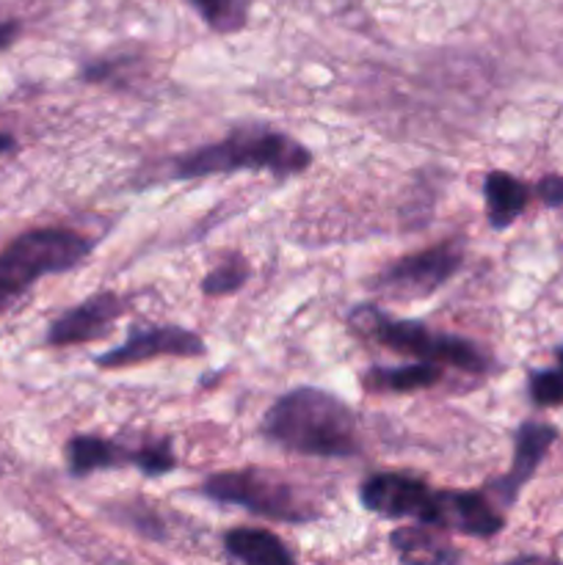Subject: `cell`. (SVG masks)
Instances as JSON below:
<instances>
[{"mask_svg":"<svg viewBox=\"0 0 563 565\" xmlns=\"http://www.w3.org/2000/svg\"><path fill=\"white\" fill-rule=\"evenodd\" d=\"M259 430L265 439L296 456L351 458L359 452L357 412L315 386H298L282 395L265 412Z\"/></svg>","mask_w":563,"mask_h":565,"instance_id":"1","label":"cell"},{"mask_svg":"<svg viewBox=\"0 0 563 565\" xmlns=\"http://www.w3.org/2000/svg\"><path fill=\"white\" fill-rule=\"evenodd\" d=\"M312 166V152L287 132L265 125H241L221 141L204 143L180 154L171 166L177 180L232 174V171H270L274 177H296Z\"/></svg>","mask_w":563,"mask_h":565,"instance_id":"2","label":"cell"},{"mask_svg":"<svg viewBox=\"0 0 563 565\" xmlns=\"http://www.w3.org/2000/svg\"><path fill=\"white\" fill-rule=\"evenodd\" d=\"M92 248L94 241L64 226H42L14 237L0 252V312L20 301L44 276L77 268Z\"/></svg>","mask_w":563,"mask_h":565,"instance_id":"3","label":"cell"},{"mask_svg":"<svg viewBox=\"0 0 563 565\" xmlns=\"http://www.w3.org/2000/svg\"><path fill=\"white\" fill-rule=\"evenodd\" d=\"M351 329L368 340L379 342V345L392 348L395 353L419 359V362L450 364V367L464 370L469 375H484L491 367V359L475 342L456 334L431 331L419 320L390 318L375 307L357 309L351 315Z\"/></svg>","mask_w":563,"mask_h":565,"instance_id":"4","label":"cell"},{"mask_svg":"<svg viewBox=\"0 0 563 565\" xmlns=\"http://www.w3.org/2000/svg\"><path fill=\"white\" fill-rule=\"evenodd\" d=\"M202 494L221 505H235L248 513L270 519V522L304 524L318 519V511L309 508L296 494L285 478L265 469H230V472L210 475L202 483Z\"/></svg>","mask_w":563,"mask_h":565,"instance_id":"5","label":"cell"},{"mask_svg":"<svg viewBox=\"0 0 563 565\" xmlns=\"http://www.w3.org/2000/svg\"><path fill=\"white\" fill-rule=\"evenodd\" d=\"M64 452L70 475L75 478L119 467H132L147 478H160L177 467L171 439H147L136 447H127L114 439H99V436H72Z\"/></svg>","mask_w":563,"mask_h":565,"instance_id":"6","label":"cell"},{"mask_svg":"<svg viewBox=\"0 0 563 565\" xmlns=\"http://www.w3.org/2000/svg\"><path fill=\"white\" fill-rule=\"evenodd\" d=\"M464 265V243L458 237L439 243V246L423 248L417 254H406L390 268H384L375 279L379 290L397 292V296H431L439 290L445 281L461 270Z\"/></svg>","mask_w":563,"mask_h":565,"instance_id":"7","label":"cell"},{"mask_svg":"<svg viewBox=\"0 0 563 565\" xmlns=\"http://www.w3.org/2000/svg\"><path fill=\"white\" fill-rule=\"evenodd\" d=\"M417 524L472 535V539H491V535H497L506 527V516L480 491L434 489L428 505H425L423 519Z\"/></svg>","mask_w":563,"mask_h":565,"instance_id":"8","label":"cell"},{"mask_svg":"<svg viewBox=\"0 0 563 565\" xmlns=\"http://www.w3.org/2000/svg\"><path fill=\"white\" fill-rule=\"evenodd\" d=\"M204 353H208V345L196 331H188L182 326H149V329L132 331L121 345L97 356V367L121 370L160 356L193 359L204 356Z\"/></svg>","mask_w":563,"mask_h":565,"instance_id":"9","label":"cell"},{"mask_svg":"<svg viewBox=\"0 0 563 565\" xmlns=\"http://www.w3.org/2000/svg\"><path fill=\"white\" fill-rule=\"evenodd\" d=\"M557 441V428L546 423H522L513 436V461L502 478L491 480L489 489L497 497V502L506 508H511L519 500V491L533 480V475L539 472L541 461L546 458V452L552 450V445Z\"/></svg>","mask_w":563,"mask_h":565,"instance_id":"10","label":"cell"},{"mask_svg":"<svg viewBox=\"0 0 563 565\" xmlns=\"http://www.w3.org/2000/svg\"><path fill=\"white\" fill-rule=\"evenodd\" d=\"M431 486L414 475L379 472L359 489V500L370 513L384 519H414L419 522L431 500Z\"/></svg>","mask_w":563,"mask_h":565,"instance_id":"11","label":"cell"},{"mask_svg":"<svg viewBox=\"0 0 563 565\" xmlns=\"http://www.w3.org/2000/svg\"><path fill=\"white\" fill-rule=\"evenodd\" d=\"M125 312V303L114 292H97L86 298L77 307L66 309L61 318H55L47 329L50 348H72L83 342H94L110 331V326Z\"/></svg>","mask_w":563,"mask_h":565,"instance_id":"12","label":"cell"},{"mask_svg":"<svg viewBox=\"0 0 563 565\" xmlns=\"http://www.w3.org/2000/svg\"><path fill=\"white\" fill-rule=\"evenodd\" d=\"M392 550L397 552L403 565H456L458 552L442 530L417 524V527H401L390 535Z\"/></svg>","mask_w":563,"mask_h":565,"instance_id":"13","label":"cell"},{"mask_svg":"<svg viewBox=\"0 0 563 565\" xmlns=\"http://www.w3.org/2000/svg\"><path fill=\"white\" fill-rule=\"evenodd\" d=\"M486 218L491 230H508L530 202V188L508 171H489L484 180Z\"/></svg>","mask_w":563,"mask_h":565,"instance_id":"14","label":"cell"},{"mask_svg":"<svg viewBox=\"0 0 563 565\" xmlns=\"http://www.w3.org/2000/svg\"><path fill=\"white\" fill-rule=\"evenodd\" d=\"M224 546L243 565H296L282 539L263 527H235L224 535Z\"/></svg>","mask_w":563,"mask_h":565,"instance_id":"15","label":"cell"},{"mask_svg":"<svg viewBox=\"0 0 563 565\" xmlns=\"http://www.w3.org/2000/svg\"><path fill=\"white\" fill-rule=\"evenodd\" d=\"M439 379L442 370L436 364L414 362L403 364V367H370L362 384L370 392H397V395H406V392L431 390Z\"/></svg>","mask_w":563,"mask_h":565,"instance_id":"16","label":"cell"},{"mask_svg":"<svg viewBox=\"0 0 563 565\" xmlns=\"http://www.w3.org/2000/svg\"><path fill=\"white\" fill-rule=\"evenodd\" d=\"M204 25L221 36H232V33L243 31L248 25V14H252L254 0H185Z\"/></svg>","mask_w":563,"mask_h":565,"instance_id":"17","label":"cell"},{"mask_svg":"<svg viewBox=\"0 0 563 565\" xmlns=\"http://www.w3.org/2000/svg\"><path fill=\"white\" fill-rule=\"evenodd\" d=\"M530 403L539 408L563 406V345L555 351V364L528 375Z\"/></svg>","mask_w":563,"mask_h":565,"instance_id":"18","label":"cell"},{"mask_svg":"<svg viewBox=\"0 0 563 565\" xmlns=\"http://www.w3.org/2000/svg\"><path fill=\"white\" fill-rule=\"evenodd\" d=\"M248 274H252V270H248L246 259H243V257L224 259V263L215 265V268L210 270L208 276H204L202 292H204V296H210V298H213V296H230V292L241 290V287L246 285Z\"/></svg>","mask_w":563,"mask_h":565,"instance_id":"19","label":"cell"},{"mask_svg":"<svg viewBox=\"0 0 563 565\" xmlns=\"http://www.w3.org/2000/svg\"><path fill=\"white\" fill-rule=\"evenodd\" d=\"M535 193L546 207H563V174H546L535 182Z\"/></svg>","mask_w":563,"mask_h":565,"instance_id":"20","label":"cell"},{"mask_svg":"<svg viewBox=\"0 0 563 565\" xmlns=\"http://www.w3.org/2000/svg\"><path fill=\"white\" fill-rule=\"evenodd\" d=\"M20 31H22V25L17 20H0V53H3V50H9L11 44L17 42Z\"/></svg>","mask_w":563,"mask_h":565,"instance_id":"21","label":"cell"},{"mask_svg":"<svg viewBox=\"0 0 563 565\" xmlns=\"http://www.w3.org/2000/svg\"><path fill=\"white\" fill-rule=\"evenodd\" d=\"M502 565H561V563H557V561H552V557L528 555V557H517V561H511V563H502Z\"/></svg>","mask_w":563,"mask_h":565,"instance_id":"22","label":"cell"},{"mask_svg":"<svg viewBox=\"0 0 563 565\" xmlns=\"http://www.w3.org/2000/svg\"><path fill=\"white\" fill-rule=\"evenodd\" d=\"M11 149H14V138L6 136V132H0V154H9Z\"/></svg>","mask_w":563,"mask_h":565,"instance_id":"23","label":"cell"}]
</instances>
